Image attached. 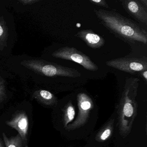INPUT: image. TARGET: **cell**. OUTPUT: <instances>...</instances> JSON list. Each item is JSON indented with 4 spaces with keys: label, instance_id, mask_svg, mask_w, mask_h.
<instances>
[{
    "label": "cell",
    "instance_id": "1",
    "mask_svg": "<svg viewBox=\"0 0 147 147\" xmlns=\"http://www.w3.org/2000/svg\"><path fill=\"white\" fill-rule=\"evenodd\" d=\"M100 24L116 37L129 44H147V32L140 24L116 11L94 9Z\"/></svg>",
    "mask_w": 147,
    "mask_h": 147
},
{
    "label": "cell",
    "instance_id": "2",
    "mask_svg": "<svg viewBox=\"0 0 147 147\" xmlns=\"http://www.w3.org/2000/svg\"><path fill=\"white\" fill-rule=\"evenodd\" d=\"M139 79L134 77L125 80L123 91L118 108V120L119 133L122 137L130 133L132 125L137 114V95Z\"/></svg>",
    "mask_w": 147,
    "mask_h": 147
},
{
    "label": "cell",
    "instance_id": "3",
    "mask_svg": "<svg viewBox=\"0 0 147 147\" xmlns=\"http://www.w3.org/2000/svg\"><path fill=\"white\" fill-rule=\"evenodd\" d=\"M106 64L118 70L135 74L147 70V58L146 57L138 58L120 57L107 61Z\"/></svg>",
    "mask_w": 147,
    "mask_h": 147
},
{
    "label": "cell",
    "instance_id": "4",
    "mask_svg": "<svg viewBox=\"0 0 147 147\" xmlns=\"http://www.w3.org/2000/svg\"><path fill=\"white\" fill-rule=\"evenodd\" d=\"M52 55L56 58L77 63L84 68L90 71H95L98 69L97 65L89 57L74 47H62L54 52Z\"/></svg>",
    "mask_w": 147,
    "mask_h": 147
},
{
    "label": "cell",
    "instance_id": "5",
    "mask_svg": "<svg viewBox=\"0 0 147 147\" xmlns=\"http://www.w3.org/2000/svg\"><path fill=\"white\" fill-rule=\"evenodd\" d=\"M77 101L78 115L75 119L66 128L69 131L79 129L85 125L94 107L92 98L85 93H80L77 94Z\"/></svg>",
    "mask_w": 147,
    "mask_h": 147
},
{
    "label": "cell",
    "instance_id": "6",
    "mask_svg": "<svg viewBox=\"0 0 147 147\" xmlns=\"http://www.w3.org/2000/svg\"><path fill=\"white\" fill-rule=\"evenodd\" d=\"M5 123L7 125L18 131L23 140L24 147H28L29 119L26 113L23 111L17 113L11 119L6 121Z\"/></svg>",
    "mask_w": 147,
    "mask_h": 147
},
{
    "label": "cell",
    "instance_id": "7",
    "mask_svg": "<svg viewBox=\"0 0 147 147\" xmlns=\"http://www.w3.org/2000/svg\"><path fill=\"white\" fill-rule=\"evenodd\" d=\"M123 8L136 21L143 24L147 25V8L139 0H121Z\"/></svg>",
    "mask_w": 147,
    "mask_h": 147
},
{
    "label": "cell",
    "instance_id": "8",
    "mask_svg": "<svg viewBox=\"0 0 147 147\" xmlns=\"http://www.w3.org/2000/svg\"><path fill=\"white\" fill-rule=\"evenodd\" d=\"M42 73L46 76H61L68 77H79L81 74L75 69L59 65H46L41 69Z\"/></svg>",
    "mask_w": 147,
    "mask_h": 147
},
{
    "label": "cell",
    "instance_id": "9",
    "mask_svg": "<svg viewBox=\"0 0 147 147\" xmlns=\"http://www.w3.org/2000/svg\"><path fill=\"white\" fill-rule=\"evenodd\" d=\"M75 36L81 39L88 47L94 49L103 47L105 43L104 38L94 32L92 30H81L76 33Z\"/></svg>",
    "mask_w": 147,
    "mask_h": 147
},
{
    "label": "cell",
    "instance_id": "10",
    "mask_svg": "<svg viewBox=\"0 0 147 147\" xmlns=\"http://www.w3.org/2000/svg\"><path fill=\"white\" fill-rule=\"evenodd\" d=\"M114 125V119H109L96 134L95 140L99 142H103L109 140L113 134Z\"/></svg>",
    "mask_w": 147,
    "mask_h": 147
},
{
    "label": "cell",
    "instance_id": "11",
    "mask_svg": "<svg viewBox=\"0 0 147 147\" xmlns=\"http://www.w3.org/2000/svg\"><path fill=\"white\" fill-rule=\"evenodd\" d=\"M75 114V107L72 100H69L62 109L61 121L65 129L74 121Z\"/></svg>",
    "mask_w": 147,
    "mask_h": 147
},
{
    "label": "cell",
    "instance_id": "12",
    "mask_svg": "<svg viewBox=\"0 0 147 147\" xmlns=\"http://www.w3.org/2000/svg\"><path fill=\"white\" fill-rule=\"evenodd\" d=\"M2 137L6 147H24L23 140L19 134L15 136L9 138L3 132L2 133Z\"/></svg>",
    "mask_w": 147,
    "mask_h": 147
},
{
    "label": "cell",
    "instance_id": "13",
    "mask_svg": "<svg viewBox=\"0 0 147 147\" xmlns=\"http://www.w3.org/2000/svg\"><path fill=\"white\" fill-rule=\"evenodd\" d=\"M39 93L41 100L45 105L53 106L57 105V99L50 92L42 90L39 92Z\"/></svg>",
    "mask_w": 147,
    "mask_h": 147
},
{
    "label": "cell",
    "instance_id": "14",
    "mask_svg": "<svg viewBox=\"0 0 147 147\" xmlns=\"http://www.w3.org/2000/svg\"><path fill=\"white\" fill-rule=\"evenodd\" d=\"M89 1L92 4L98 6L102 7L107 8L109 7L107 2L105 0H89Z\"/></svg>",
    "mask_w": 147,
    "mask_h": 147
},
{
    "label": "cell",
    "instance_id": "15",
    "mask_svg": "<svg viewBox=\"0 0 147 147\" xmlns=\"http://www.w3.org/2000/svg\"><path fill=\"white\" fill-rule=\"evenodd\" d=\"M140 74V75L142 76V78L146 82L147 81V70H145L144 71H142V72L139 73Z\"/></svg>",
    "mask_w": 147,
    "mask_h": 147
},
{
    "label": "cell",
    "instance_id": "16",
    "mask_svg": "<svg viewBox=\"0 0 147 147\" xmlns=\"http://www.w3.org/2000/svg\"><path fill=\"white\" fill-rule=\"evenodd\" d=\"M140 3L144 7L147 8V0H139Z\"/></svg>",
    "mask_w": 147,
    "mask_h": 147
},
{
    "label": "cell",
    "instance_id": "17",
    "mask_svg": "<svg viewBox=\"0 0 147 147\" xmlns=\"http://www.w3.org/2000/svg\"><path fill=\"white\" fill-rule=\"evenodd\" d=\"M3 33V29L1 26L0 25V36H2Z\"/></svg>",
    "mask_w": 147,
    "mask_h": 147
},
{
    "label": "cell",
    "instance_id": "18",
    "mask_svg": "<svg viewBox=\"0 0 147 147\" xmlns=\"http://www.w3.org/2000/svg\"><path fill=\"white\" fill-rule=\"evenodd\" d=\"M0 147H4L3 144H2V142L1 141V140H0Z\"/></svg>",
    "mask_w": 147,
    "mask_h": 147
}]
</instances>
